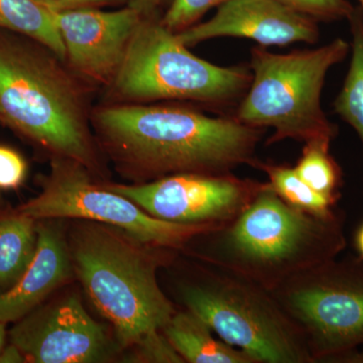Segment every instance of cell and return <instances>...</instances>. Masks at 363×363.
<instances>
[{
  "mask_svg": "<svg viewBox=\"0 0 363 363\" xmlns=\"http://www.w3.org/2000/svg\"><path fill=\"white\" fill-rule=\"evenodd\" d=\"M253 168L266 173L269 179L267 183L286 204L317 216H331L336 213L333 207L337 199L321 194L310 187L298 175L294 167L257 160Z\"/></svg>",
  "mask_w": 363,
  "mask_h": 363,
  "instance_id": "obj_19",
  "label": "cell"
},
{
  "mask_svg": "<svg viewBox=\"0 0 363 363\" xmlns=\"http://www.w3.org/2000/svg\"><path fill=\"white\" fill-rule=\"evenodd\" d=\"M73 269L98 313L125 350L162 331L176 309L157 281V269L176 250L152 247L106 224L82 220L68 240Z\"/></svg>",
  "mask_w": 363,
  "mask_h": 363,
  "instance_id": "obj_4",
  "label": "cell"
},
{
  "mask_svg": "<svg viewBox=\"0 0 363 363\" xmlns=\"http://www.w3.org/2000/svg\"><path fill=\"white\" fill-rule=\"evenodd\" d=\"M0 124H2V119H1V116H0Z\"/></svg>",
  "mask_w": 363,
  "mask_h": 363,
  "instance_id": "obj_32",
  "label": "cell"
},
{
  "mask_svg": "<svg viewBox=\"0 0 363 363\" xmlns=\"http://www.w3.org/2000/svg\"><path fill=\"white\" fill-rule=\"evenodd\" d=\"M23 353L13 344L6 346L0 353V363L26 362Z\"/></svg>",
  "mask_w": 363,
  "mask_h": 363,
  "instance_id": "obj_27",
  "label": "cell"
},
{
  "mask_svg": "<svg viewBox=\"0 0 363 363\" xmlns=\"http://www.w3.org/2000/svg\"><path fill=\"white\" fill-rule=\"evenodd\" d=\"M355 247L359 253V257L363 259V224L358 228L357 235H355Z\"/></svg>",
  "mask_w": 363,
  "mask_h": 363,
  "instance_id": "obj_28",
  "label": "cell"
},
{
  "mask_svg": "<svg viewBox=\"0 0 363 363\" xmlns=\"http://www.w3.org/2000/svg\"><path fill=\"white\" fill-rule=\"evenodd\" d=\"M302 333L314 362L363 346V259H336L269 291Z\"/></svg>",
  "mask_w": 363,
  "mask_h": 363,
  "instance_id": "obj_9",
  "label": "cell"
},
{
  "mask_svg": "<svg viewBox=\"0 0 363 363\" xmlns=\"http://www.w3.org/2000/svg\"><path fill=\"white\" fill-rule=\"evenodd\" d=\"M6 326V323L0 322V353H1V351L4 350V347H6L7 335Z\"/></svg>",
  "mask_w": 363,
  "mask_h": 363,
  "instance_id": "obj_29",
  "label": "cell"
},
{
  "mask_svg": "<svg viewBox=\"0 0 363 363\" xmlns=\"http://www.w3.org/2000/svg\"><path fill=\"white\" fill-rule=\"evenodd\" d=\"M345 245L340 215L317 216L294 208L267 182L238 216L199 234L182 250L272 291L336 259Z\"/></svg>",
  "mask_w": 363,
  "mask_h": 363,
  "instance_id": "obj_3",
  "label": "cell"
},
{
  "mask_svg": "<svg viewBox=\"0 0 363 363\" xmlns=\"http://www.w3.org/2000/svg\"><path fill=\"white\" fill-rule=\"evenodd\" d=\"M350 359H358L357 360V362H363V354L357 355V357H350Z\"/></svg>",
  "mask_w": 363,
  "mask_h": 363,
  "instance_id": "obj_30",
  "label": "cell"
},
{
  "mask_svg": "<svg viewBox=\"0 0 363 363\" xmlns=\"http://www.w3.org/2000/svg\"><path fill=\"white\" fill-rule=\"evenodd\" d=\"M204 264L196 276L178 284L185 310L255 363H314L302 333L269 291Z\"/></svg>",
  "mask_w": 363,
  "mask_h": 363,
  "instance_id": "obj_7",
  "label": "cell"
},
{
  "mask_svg": "<svg viewBox=\"0 0 363 363\" xmlns=\"http://www.w3.org/2000/svg\"><path fill=\"white\" fill-rule=\"evenodd\" d=\"M95 177L77 162L52 157L49 174L39 179V195L16 210L35 220L80 219L106 224L145 245L176 252L199 234L220 226L156 218Z\"/></svg>",
  "mask_w": 363,
  "mask_h": 363,
  "instance_id": "obj_8",
  "label": "cell"
},
{
  "mask_svg": "<svg viewBox=\"0 0 363 363\" xmlns=\"http://www.w3.org/2000/svg\"><path fill=\"white\" fill-rule=\"evenodd\" d=\"M98 145L136 184L178 174L253 167L264 130L181 104H102L92 111Z\"/></svg>",
  "mask_w": 363,
  "mask_h": 363,
  "instance_id": "obj_1",
  "label": "cell"
},
{
  "mask_svg": "<svg viewBox=\"0 0 363 363\" xmlns=\"http://www.w3.org/2000/svg\"><path fill=\"white\" fill-rule=\"evenodd\" d=\"M93 90L47 45L0 28L2 124L96 176L102 167L91 121Z\"/></svg>",
  "mask_w": 363,
  "mask_h": 363,
  "instance_id": "obj_2",
  "label": "cell"
},
{
  "mask_svg": "<svg viewBox=\"0 0 363 363\" xmlns=\"http://www.w3.org/2000/svg\"><path fill=\"white\" fill-rule=\"evenodd\" d=\"M61 219L38 220V245L32 262L21 278L0 293V322H18L42 305L73 272L68 240Z\"/></svg>",
  "mask_w": 363,
  "mask_h": 363,
  "instance_id": "obj_14",
  "label": "cell"
},
{
  "mask_svg": "<svg viewBox=\"0 0 363 363\" xmlns=\"http://www.w3.org/2000/svg\"><path fill=\"white\" fill-rule=\"evenodd\" d=\"M0 28L38 40L66 61L52 13L35 0H0Z\"/></svg>",
  "mask_w": 363,
  "mask_h": 363,
  "instance_id": "obj_17",
  "label": "cell"
},
{
  "mask_svg": "<svg viewBox=\"0 0 363 363\" xmlns=\"http://www.w3.org/2000/svg\"><path fill=\"white\" fill-rule=\"evenodd\" d=\"M162 331L185 362L255 363L247 353L215 338L211 328L188 310L176 311Z\"/></svg>",
  "mask_w": 363,
  "mask_h": 363,
  "instance_id": "obj_15",
  "label": "cell"
},
{
  "mask_svg": "<svg viewBox=\"0 0 363 363\" xmlns=\"http://www.w3.org/2000/svg\"><path fill=\"white\" fill-rule=\"evenodd\" d=\"M358 1V4H359V6L360 7V9H362V13H363V0H357Z\"/></svg>",
  "mask_w": 363,
  "mask_h": 363,
  "instance_id": "obj_31",
  "label": "cell"
},
{
  "mask_svg": "<svg viewBox=\"0 0 363 363\" xmlns=\"http://www.w3.org/2000/svg\"><path fill=\"white\" fill-rule=\"evenodd\" d=\"M9 338L28 362L35 363L108 362L123 350L74 293L21 318Z\"/></svg>",
  "mask_w": 363,
  "mask_h": 363,
  "instance_id": "obj_11",
  "label": "cell"
},
{
  "mask_svg": "<svg viewBox=\"0 0 363 363\" xmlns=\"http://www.w3.org/2000/svg\"><path fill=\"white\" fill-rule=\"evenodd\" d=\"M245 66L222 67L195 56L162 23L140 21L104 104L193 102L226 107L242 99L252 82Z\"/></svg>",
  "mask_w": 363,
  "mask_h": 363,
  "instance_id": "obj_5",
  "label": "cell"
},
{
  "mask_svg": "<svg viewBox=\"0 0 363 363\" xmlns=\"http://www.w3.org/2000/svg\"><path fill=\"white\" fill-rule=\"evenodd\" d=\"M38 245V220L16 210L0 214V286H11L32 262Z\"/></svg>",
  "mask_w": 363,
  "mask_h": 363,
  "instance_id": "obj_16",
  "label": "cell"
},
{
  "mask_svg": "<svg viewBox=\"0 0 363 363\" xmlns=\"http://www.w3.org/2000/svg\"><path fill=\"white\" fill-rule=\"evenodd\" d=\"M176 35L188 48L225 37L252 40L262 47H284L298 42L315 44L320 30L317 21L276 0H226L209 21Z\"/></svg>",
  "mask_w": 363,
  "mask_h": 363,
  "instance_id": "obj_13",
  "label": "cell"
},
{
  "mask_svg": "<svg viewBox=\"0 0 363 363\" xmlns=\"http://www.w3.org/2000/svg\"><path fill=\"white\" fill-rule=\"evenodd\" d=\"M296 13L319 21L348 20L354 11L348 0H276Z\"/></svg>",
  "mask_w": 363,
  "mask_h": 363,
  "instance_id": "obj_22",
  "label": "cell"
},
{
  "mask_svg": "<svg viewBox=\"0 0 363 363\" xmlns=\"http://www.w3.org/2000/svg\"><path fill=\"white\" fill-rule=\"evenodd\" d=\"M28 166L20 152L0 145V190H16L26 180Z\"/></svg>",
  "mask_w": 363,
  "mask_h": 363,
  "instance_id": "obj_24",
  "label": "cell"
},
{
  "mask_svg": "<svg viewBox=\"0 0 363 363\" xmlns=\"http://www.w3.org/2000/svg\"><path fill=\"white\" fill-rule=\"evenodd\" d=\"M131 362L150 363H184L162 331L154 332L131 346Z\"/></svg>",
  "mask_w": 363,
  "mask_h": 363,
  "instance_id": "obj_23",
  "label": "cell"
},
{
  "mask_svg": "<svg viewBox=\"0 0 363 363\" xmlns=\"http://www.w3.org/2000/svg\"><path fill=\"white\" fill-rule=\"evenodd\" d=\"M266 183L233 173H190L133 185H105L162 220L222 225L238 216Z\"/></svg>",
  "mask_w": 363,
  "mask_h": 363,
  "instance_id": "obj_10",
  "label": "cell"
},
{
  "mask_svg": "<svg viewBox=\"0 0 363 363\" xmlns=\"http://www.w3.org/2000/svg\"><path fill=\"white\" fill-rule=\"evenodd\" d=\"M51 13L75 11L81 9H101L126 6V0H35Z\"/></svg>",
  "mask_w": 363,
  "mask_h": 363,
  "instance_id": "obj_25",
  "label": "cell"
},
{
  "mask_svg": "<svg viewBox=\"0 0 363 363\" xmlns=\"http://www.w3.org/2000/svg\"><path fill=\"white\" fill-rule=\"evenodd\" d=\"M351 61L342 88L334 101V111L350 124L363 147V13L355 7L350 18Z\"/></svg>",
  "mask_w": 363,
  "mask_h": 363,
  "instance_id": "obj_18",
  "label": "cell"
},
{
  "mask_svg": "<svg viewBox=\"0 0 363 363\" xmlns=\"http://www.w3.org/2000/svg\"><path fill=\"white\" fill-rule=\"evenodd\" d=\"M52 16L68 66L95 89L108 87L143 16L126 6L112 11L81 9Z\"/></svg>",
  "mask_w": 363,
  "mask_h": 363,
  "instance_id": "obj_12",
  "label": "cell"
},
{
  "mask_svg": "<svg viewBox=\"0 0 363 363\" xmlns=\"http://www.w3.org/2000/svg\"><path fill=\"white\" fill-rule=\"evenodd\" d=\"M226 0H173L166 13L162 16V23L174 33H180L195 23L210 11L220 6Z\"/></svg>",
  "mask_w": 363,
  "mask_h": 363,
  "instance_id": "obj_21",
  "label": "cell"
},
{
  "mask_svg": "<svg viewBox=\"0 0 363 363\" xmlns=\"http://www.w3.org/2000/svg\"><path fill=\"white\" fill-rule=\"evenodd\" d=\"M351 45L337 38L313 50L274 54L262 45L250 51L252 82L234 118L250 128H272L267 145L285 140H333L338 130L327 118L321 94L329 70Z\"/></svg>",
  "mask_w": 363,
  "mask_h": 363,
  "instance_id": "obj_6",
  "label": "cell"
},
{
  "mask_svg": "<svg viewBox=\"0 0 363 363\" xmlns=\"http://www.w3.org/2000/svg\"><path fill=\"white\" fill-rule=\"evenodd\" d=\"M173 0H126V6L135 9L143 18H162Z\"/></svg>",
  "mask_w": 363,
  "mask_h": 363,
  "instance_id": "obj_26",
  "label": "cell"
},
{
  "mask_svg": "<svg viewBox=\"0 0 363 363\" xmlns=\"http://www.w3.org/2000/svg\"><path fill=\"white\" fill-rule=\"evenodd\" d=\"M331 140H316L305 143L302 155L294 167L301 177L317 192L338 199L341 184L340 167L330 154Z\"/></svg>",
  "mask_w": 363,
  "mask_h": 363,
  "instance_id": "obj_20",
  "label": "cell"
}]
</instances>
